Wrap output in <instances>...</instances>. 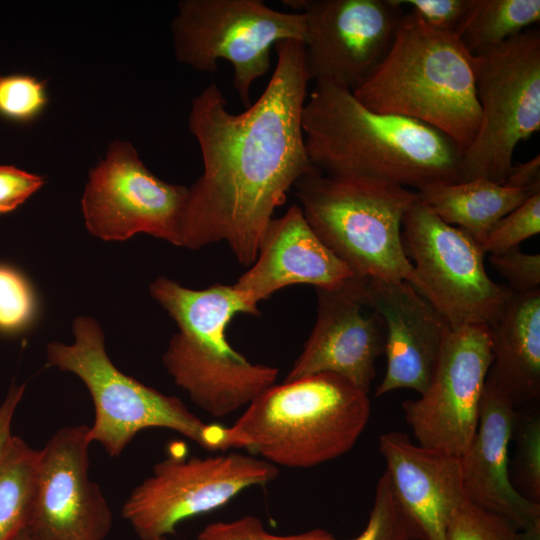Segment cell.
Masks as SVG:
<instances>
[{
  "label": "cell",
  "mask_w": 540,
  "mask_h": 540,
  "mask_svg": "<svg viewBox=\"0 0 540 540\" xmlns=\"http://www.w3.org/2000/svg\"><path fill=\"white\" fill-rule=\"evenodd\" d=\"M271 78L245 111L234 114L216 83L192 101L188 128L197 140L203 172L189 187L183 246L224 241L236 260L250 267L276 208L311 164L302 130L310 77L304 45H275Z\"/></svg>",
  "instance_id": "cell-1"
},
{
  "label": "cell",
  "mask_w": 540,
  "mask_h": 540,
  "mask_svg": "<svg viewBox=\"0 0 540 540\" xmlns=\"http://www.w3.org/2000/svg\"><path fill=\"white\" fill-rule=\"evenodd\" d=\"M302 130L309 160L324 174L375 177L416 191L461 181V154L445 135L374 112L344 88L315 84Z\"/></svg>",
  "instance_id": "cell-2"
},
{
  "label": "cell",
  "mask_w": 540,
  "mask_h": 540,
  "mask_svg": "<svg viewBox=\"0 0 540 540\" xmlns=\"http://www.w3.org/2000/svg\"><path fill=\"white\" fill-rule=\"evenodd\" d=\"M368 109L419 121L462 155L479 128L473 55L456 35L404 13L386 57L353 92Z\"/></svg>",
  "instance_id": "cell-3"
},
{
  "label": "cell",
  "mask_w": 540,
  "mask_h": 540,
  "mask_svg": "<svg viewBox=\"0 0 540 540\" xmlns=\"http://www.w3.org/2000/svg\"><path fill=\"white\" fill-rule=\"evenodd\" d=\"M150 293L179 328L163 354L164 367L204 412L227 416L275 383L276 367L249 362L227 341L226 329L236 314H260L233 284L193 290L158 277Z\"/></svg>",
  "instance_id": "cell-4"
},
{
  "label": "cell",
  "mask_w": 540,
  "mask_h": 540,
  "mask_svg": "<svg viewBox=\"0 0 540 540\" xmlns=\"http://www.w3.org/2000/svg\"><path fill=\"white\" fill-rule=\"evenodd\" d=\"M370 417L368 394L332 373L268 387L229 427L233 448L278 466L310 468L347 453Z\"/></svg>",
  "instance_id": "cell-5"
},
{
  "label": "cell",
  "mask_w": 540,
  "mask_h": 540,
  "mask_svg": "<svg viewBox=\"0 0 540 540\" xmlns=\"http://www.w3.org/2000/svg\"><path fill=\"white\" fill-rule=\"evenodd\" d=\"M300 208L320 240L357 279H413L401 227L416 191L368 176L315 169L296 184Z\"/></svg>",
  "instance_id": "cell-6"
},
{
  "label": "cell",
  "mask_w": 540,
  "mask_h": 540,
  "mask_svg": "<svg viewBox=\"0 0 540 540\" xmlns=\"http://www.w3.org/2000/svg\"><path fill=\"white\" fill-rule=\"evenodd\" d=\"M74 342L47 345L48 365L71 372L87 387L95 409L91 443L118 457L147 428L176 431L210 452L233 448L229 427L205 423L177 397L163 394L121 372L108 357L104 335L90 317L73 322Z\"/></svg>",
  "instance_id": "cell-7"
},
{
  "label": "cell",
  "mask_w": 540,
  "mask_h": 540,
  "mask_svg": "<svg viewBox=\"0 0 540 540\" xmlns=\"http://www.w3.org/2000/svg\"><path fill=\"white\" fill-rule=\"evenodd\" d=\"M472 55L480 123L461 155L460 177L502 184L517 144L540 130L539 29Z\"/></svg>",
  "instance_id": "cell-8"
},
{
  "label": "cell",
  "mask_w": 540,
  "mask_h": 540,
  "mask_svg": "<svg viewBox=\"0 0 540 540\" xmlns=\"http://www.w3.org/2000/svg\"><path fill=\"white\" fill-rule=\"evenodd\" d=\"M178 61L200 72L231 63L233 85L245 108L252 84L271 68L272 48L281 41L303 42L302 12L273 9L261 0H184L172 21Z\"/></svg>",
  "instance_id": "cell-9"
},
{
  "label": "cell",
  "mask_w": 540,
  "mask_h": 540,
  "mask_svg": "<svg viewBox=\"0 0 540 540\" xmlns=\"http://www.w3.org/2000/svg\"><path fill=\"white\" fill-rule=\"evenodd\" d=\"M401 241L413 266L410 284L451 330L491 326L500 317L512 292L488 276L485 254L468 233L445 223L418 198L402 220Z\"/></svg>",
  "instance_id": "cell-10"
},
{
  "label": "cell",
  "mask_w": 540,
  "mask_h": 540,
  "mask_svg": "<svg viewBox=\"0 0 540 540\" xmlns=\"http://www.w3.org/2000/svg\"><path fill=\"white\" fill-rule=\"evenodd\" d=\"M278 476V467L249 453L189 459L171 455L131 491L121 514L139 539L160 540L174 534L180 522L212 512Z\"/></svg>",
  "instance_id": "cell-11"
},
{
  "label": "cell",
  "mask_w": 540,
  "mask_h": 540,
  "mask_svg": "<svg viewBox=\"0 0 540 540\" xmlns=\"http://www.w3.org/2000/svg\"><path fill=\"white\" fill-rule=\"evenodd\" d=\"M188 193L155 176L129 142L116 140L89 173L82 197L85 225L105 241L146 233L183 246Z\"/></svg>",
  "instance_id": "cell-12"
},
{
  "label": "cell",
  "mask_w": 540,
  "mask_h": 540,
  "mask_svg": "<svg viewBox=\"0 0 540 540\" xmlns=\"http://www.w3.org/2000/svg\"><path fill=\"white\" fill-rule=\"evenodd\" d=\"M310 80L354 91L390 50L404 12L396 0H299Z\"/></svg>",
  "instance_id": "cell-13"
},
{
  "label": "cell",
  "mask_w": 540,
  "mask_h": 540,
  "mask_svg": "<svg viewBox=\"0 0 540 540\" xmlns=\"http://www.w3.org/2000/svg\"><path fill=\"white\" fill-rule=\"evenodd\" d=\"M492 362L490 326L470 325L450 332L428 389L419 399L403 403L420 446L459 457L467 450Z\"/></svg>",
  "instance_id": "cell-14"
},
{
  "label": "cell",
  "mask_w": 540,
  "mask_h": 540,
  "mask_svg": "<svg viewBox=\"0 0 540 540\" xmlns=\"http://www.w3.org/2000/svg\"><path fill=\"white\" fill-rule=\"evenodd\" d=\"M89 426L58 429L41 449L37 489L26 540H105L113 516L89 478Z\"/></svg>",
  "instance_id": "cell-15"
},
{
  "label": "cell",
  "mask_w": 540,
  "mask_h": 540,
  "mask_svg": "<svg viewBox=\"0 0 540 540\" xmlns=\"http://www.w3.org/2000/svg\"><path fill=\"white\" fill-rule=\"evenodd\" d=\"M316 292L314 328L284 381L332 373L368 394L375 361L385 350L382 318L366 311L356 278L339 290L316 288Z\"/></svg>",
  "instance_id": "cell-16"
},
{
  "label": "cell",
  "mask_w": 540,
  "mask_h": 540,
  "mask_svg": "<svg viewBox=\"0 0 540 540\" xmlns=\"http://www.w3.org/2000/svg\"><path fill=\"white\" fill-rule=\"evenodd\" d=\"M357 282L364 304L382 318L386 331L387 369L375 397L402 388L423 394L432 381L451 328L407 281Z\"/></svg>",
  "instance_id": "cell-17"
},
{
  "label": "cell",
  "mask_w": 540,
  "mask_h": 540,
  "mask_svg": "<svg viewBox=\"0 0 540 540\" xmlns=\"http://www.w3.org/2000/svg\"><path fill=\"white\" fill-rule=\"evenodd\" d=\"M379 450L411 540H447L453 515L467 501L460 457L415 445L398 431L381 435Z\"/></svg>",
  "instance_id": "cell-18"
},
{
  "label": "cell",
  "mask_w": 540,
  "mask_h": 540,
  "mask_svg": "<svg viewBox=\"0 0 540 540\" xmlns=\"http://www.w3.org/2000/svg\"><path fill=\"white\" fill-rule=\"evenodd\" d=\"M355 278L316 235L297 204L273 218L262 238L258 255L234 288L253 308L276 291L295 284L339 290Z\"/></svg>",
  "instance_id": "cell-19"
},
{
  "label": "cell",
  "mask_w": 540,
  "mask_h": 540,
  "mask_svg": "<svg viewBox=\"0 0 540 540\" xmlns=\"http://www.w3.org/2000/svg\"><path fill=\"white\" fill-rule=\"evenodd\" d=\"M516 413L511 400L485 381L477 429L460 463L467 500L526 531L540 527V504L522 496L509 477Z\"/></svg>",
  "instance_id": "cell-20"
},
{
  "label": "cell",
  "mask_w": 540,
  "mask_h": 540,
  "mask_svg": "<svg viewBox=\"0 0 540 540\" xmlns=\"http://www.w3.org/2000/svg\"><path fill=\"white\" fill-rule=\"evenodd\" d=\"M493 362L486 383L514 406L540 396V289L511 295L490 326Z\"/></svg>",
  "instance_id": "cell-21"
},
{
  "label": "cell",
  "mask_w": 540,
  "mask_h": 540,
  "mask_svg": "<svg viewBox=\"0 0 540 540\" xmlns=\"http://www.w3.org/2000/svg\"><path fill=\"white\" fill-rule=\"evenodd\" d=\"M416 192L441 220L464 230L479 245L497 221L531 195L486 178L437 184Z\"/></svg>",
  "instance_id": "cell-22"
},
{
  "label": "cell",
  "mask_w": 540,
  "mask_h": 540,
  "mask_svg": "<svg viewBox=\"0 0 540 540\" xmlns=\"http://www.w3.org/2000/svg\"><path fill=\"white\" fill-rule=\"evenodd\" d=\"M41 449L13 435L0 457V540H18L28 525Z\"/></svg>",
  "instance_id": "cell-23"
},
{
  "label": "cell",
  "mask_w": 540,
  "mask_h": 540,
  "mask_svg": "<svg viewBox=\"0 0 540 540\" xmlns=\"http://www.w3.org/2000/svg\"><path fill=\"white\" fill-rule=\"evenodd\" d=\"M539 21V0H474L460 40L473 54L499 45Z\"/></svg>",
  "instance_id": "cell-24"
},
{
  "label": "cell",
  "mask_w": 540,
  "mask_h": 540,
  "mask_svg": "<svg viewBox=\"0 0 540 540\" xmlns=\"http://www.w3.org/2000/svg\"><path fill=\"white\" fill-rule=\"evenodd\" d=\"M512 439L516 441L515 474L521 495L540 504V416L516 413Z\"/></svg>",
  "instance_id": "cell-25"
},
{
  "label": "cell",
  "mask_w": 540,
  "mask_h": 540,
  "mask_svg": "<svg viewBox=\"0 0 540 540\" xmlns=\"http://www.w3.org/2000/svg\"><path fill=\"white\" fill-rule=\"evenodd\" d=\"M540 232V192L529 195L492 227L480 247L484 254L499 255L518 248Z\"/></svg>",
  "instance_id": "cell-26"
},
{
  "label": "cell",
  "mask_w": 540,
  "mask_h": 540,
  "mask_svg": "<svg viewBox=\"0 0 540 540\" xmlns=\"http://www.w3.org/2000/svg\"><path fill=\"white\" fill-rule=\"evenodd\" d=\"M447 540H524V536L509 520L467 500L453 515Z\"/></svg>",
  "instance_id": "cell-27"
},
{
  "label": "cell",
  "mask_w": 540,
  "mask_h": 540,
  "mask_svg": "<svg viewBox=\"0 0 540 540\" xmlns=\"http://www.w3.org/2000/svg\"><path fill=\"white\" fill-rule=\"evenodd\" d=\"M45 84L30 75L0 76V114L17 121L38 116L47 104Z\"/></svg>",
  "instance_id": "cell-28"
},
{
  "label": "cell",
  "mask_w": 540,
  "mask_h": 540,
  "mask_svg": "<svg viewBox=\"0 0 540 540\" xmlns=\"http://www.w3.org/2000/svg\"><path fill=\"white\" fill-rule=\"evenodd\" d=\"M352 540H411L386 471L377 482L368 522Z\"/></svg>",
  "instance_id": "cell-29"
},
{
  "label": "cell",
  "mask_w": 540,
  "mask_h": 540,
  "mask_svg": "<svg viewBox=\"0 0 540 540\" xmlns=\"http://www.w3.org/2000/svg\"><path fill=\"white\" fill-rule=\"evenodd\" d=\"M34 297L26 279L16 270L0 265V330L22 329L34 313Z\"/></svg>",
  "instance_id": "cell-30"
},
{
  "label": "cell",
  "mask_w": 540,
  "mask_h": 540,
  "mask_svg": "<svg viewBox=\"0 0 540 540\" xmlns=\"http://www.w3.org/2000/svg\"><path fill=\"white\" fill-rule=\"evenodd\" d=\"M196 540H337L325 529L315 528L298 534L276 535L268 532L262 521L252 515L205 526Z\"/></svg>",
  "instance_id": "cell-31"
},
{
  "label": "cell",
  "mask_w": 540,
  "mask_h": 540,
  "mask_svg": "<svg viewBox=\"0 0 540 540\" xmlns=\"http://www.w3.org/2000/svg\"><path fill=\"white\" fill-rule=\"evenodd\" d=\"M431 28L460 38L474 0H396Z\"/></svg>",
  "instance_id": "cell-32"
},
{
  "label": "cell",
  "mask_w": 540,
  "mask_h": 540,
  "mask_svg": "<svg viewBox=\"0 0 540 540\" xmlns=\"http://www.w3.org/2000/svg\"><path fill=\"white\" fill-rule=\"evenodd\" d=\"M489 260L496 271L508 282L513 294H523L539 289L540 254L525 253L519 247L499 255H490Z\"/></svg>",
  "instance_id": "cell-33"
},
{
  "label": "cell",
  "mask_w": 540,
  "mask_h": 540,
  "mask_svg": "<svg viewBox=\"0 0 540 540\" xmlns=\"http://www.w3.org/2000/svg\"><path fill=\"white\" fill-rule=\"evenodd\" d=\"M44 183L41 176L13 166H0V208L12 211L36 192Z\"/></svg>",
  "instance_id": "cell-34"
},
{
  "label": "cell",
  "mask_w": 540,
  "mask_h": 540,
  "mask_svg": "<svg viewBox=\"0 0 540 540\" xmlns=\"http://www.w3.org/2000/svg\"><path fill=\"white\" fill-rule=\"evenodd\" d=\"M504 186L523 190L530 194L540 192V156L528 161L512 164L502 183Z\"/></svg>",
  "instance_id": "cell-35"
},
{
  "label": "cell",
  "mask_w": 540,
  "mask_h": 540,
  "mask_svg": "<svg viewBox=\"0 0 540 540\" xmlns=\"http://www.w3.org/2000/svg\"><path fill=\"white\" fill-rule=\"evenodd\" d=\"M24 392L25 384L12 385L0 405V457L13 436L12 422Z\"/></svg>",
  "instance_id": "cell-36"
},
{
  "label": "cell",
  "mask_w": 540,
  "mask_h": 540,
  "mask_svg": "<svg viewBox=\"0 0 540 540\" xmlns=\"http://www.w3.org/2000/svg\"><path fill=\"white\" fill-rule=\"evenodd\" d=\"M18 540H26V539H25V538H23V537H21V538H19Z\"/></svg>",
  "instance_id": "cell-37"
},
{
  "label": "cell",
  "mask_w": 540,
  "mask_h": 540,
  "mask_svg": "<svg viewBox=\"0 0 540 540\" xmlns=\"http://www.w3.org/2000/svg\"><path fill=\"white\" fill-rule=\"evenodd\" d=\"M4 213L3 210L0 208V214Z\"/></svg>",
  "instance_id": "cell-38"
},
{
  "label": "cell",
  "mask_w": 540,
  "mask_h": 540,
  "mask_svg": "<svg viewBox=\"0 0 540 540\" xmlns=\"http://www.w3.org/2000/svg\"><path fill=\"white\" fill-rule=\"evenodd\" d=\"M160 540H169L168 538H163V539H160Z\"/></svg>",
  "instance_id": "cell-39"
}]
</instances>
